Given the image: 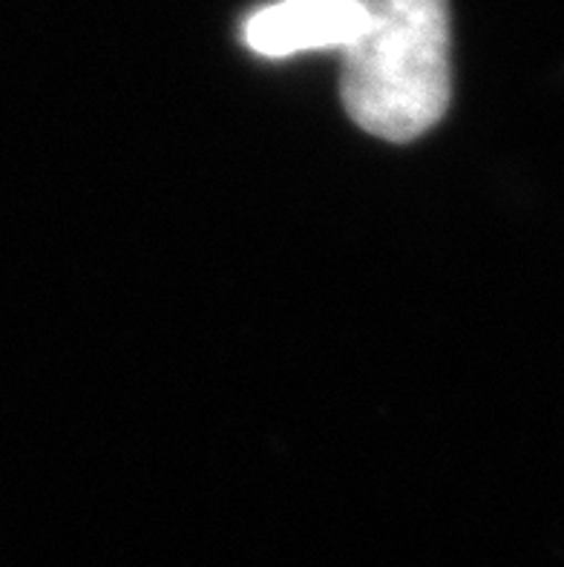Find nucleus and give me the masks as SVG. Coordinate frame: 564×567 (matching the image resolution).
I'll return each mask as SVG.
<instances>
[{
    "label": "nucleus",
    "instance_id": "obj_2",
    "mask_svg": "<svg viewBox=\"0 0 564 567\" xmlns=\"http://www.w3.org/2000/svg\"><path fill=\"white\" fill-rule=\"evenodd\" d=\"M360 0H277L248 14L243 41L263 58L346 50L363 29Z\"/></svg>",
    "mask_w": 564,
    "mask_h": 567
},
{
    "label": "nucleus",
    "instance_id": "obj_1",
    "mask_svg": "<svg viewBox=\"0 0 564 567\" xmlns=\"http://www.w3.org/2000/svg\"><path fill=\"white\" fill-rule=\"evenodd\" d=\"M360 35L343 50L346 113L403 144L435 127L452 95L450 0H360Z\"/></svg>",
    "mask_w": 564,
    "mask_h": 567
}]
</instances>
